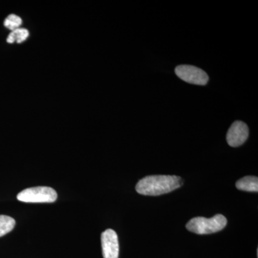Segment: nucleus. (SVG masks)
<instances>
[{
	"instance_id": "obj_1",
	"label": "nucleus",
	"mask_w": 258,
	"mask_h": 258,
	"mask_svg": "<svg viewBox=\"0 0 258 258\" xmlns=\"http://www.w3.org/2000/svg\"><path fill=\"white\" fill-rule=\"evenodd\" d=\"M182 184V179L178 176H147L139 180L136 190L140 195L146 196H159L179 189Z\"/></svg>"
},
{
	"instance_id": "obj_2",
	"label": "nucleus",
	"mask_w": 258,
	"mask_h": 258,
	"mask_svg": "<svg viewBox=\"0 0 258 258\" xmlns=\"http://www.w3.org/2000/svg\"><path fill=\"white\" fill-rule=\"evenodd\" d=\"M227 224V219L224 215H216L212 218L195 217L188 222L186 227L188 230L198 235H208L223 230Z\"/></svg>"
},
{
	"instance_id": "obj_3",
	"label": "nucleus",
	"mask_w": 258,
	"mask_h": 258,
	"mask_svg": "<svg viewBox=\"0 0 258 258\" xmlns=\"http://www.w3.org/2000/svg\"><path fill=\"white\" fill-rule=\"evenodd\" d=\"M19 201L30 203H52L57 198L55 189L49 186L28 188L17 197Z\"/></svg>"
},
{
	"instance_id": "obj_4",
	"label": "nucleus",
	"mask_w": 258,
	"mask_h": 258,
	"mask_svg": "<svg viewBox=\"0 0 258 258\" xmlns=\"http://www.w3.org/2000/svg\"><path fill=\"white\" fill-rule=\"evenodd\" d=\"M175 74L180 79L190 84L205 86L209 81L208 75L203 70L189 64H181L175 69Z\"/></svg>"
},
{
	"instance_id": "obj_5",
	"label": "nucleus",
	"mask_w": 258,
	"mask_h": 258,
	"mask_svg": "<svg viewBox=\"0 0 258 258\" xmlns=\"http://www.w3.org/2000/svg\"><path fill=\"white\" fill-rule=\"evenodd\" d=\"M249 136L247 124L240 120L234 122L227 132V143L232 147H238L246 142Z\"/></svg>"
},
{
	"instance_id": "obj_6",
	"label": "nucleus",
	"mask_w": 258,
	"mask_h": 258,
	"mask_svg": "<svg viewBox=\"0 0 258 258\" xmlns=\"http://www.w3.org/2000/svg\"><path fill=\"white\" fill-rule=\"evenodd\" d=\"M101 246L103 258H118L119 244L114 230L108 229L102 233Z\"/></svg>"
},
{
	"instance_id": "obj_7",
	"label": "nucleus",
	"mask_w": 258,
	"mask_h": 258,
	"mask_svg": "<svg viewBox=\"0 0 258 258\" xmlns=\"http://www.w3.org/2000/svg\"><path fill=\"white\" fill-rule=\"evenodd\" d=\"M236 187L237 189L242 190V191L257 192V177L253 176H244L236 182Z\"/></svg>"
},
{
	"instance_id": "obj_8",
	"label": "nucleus",
	"mask_w": 258,
	"mask_h": 258,
	"mask_svg": "<svg viewBox=\"0 0 258 258\" xmlns=\"http://www.w3.org/2000/svg\"><path fill=\"white\" fill-rule=\"evenodd\" d=\"M15 220L7 215H0V237L9 233L14 229Z\"/></svg>"
},
{
	"instance_id": "obj_9",
	"label": "nucleus",
	"mask_w": 258,
	"mask_h": 258,
	"mask_svg": "<svg viewBox=\"0 0 258 258\" xmlns=\"http://www.w3.org/2000/svg\"><path fill=\"white\" fill-rule=\"evenodd\" d=\"M29 37V32L28 30L24 28H19L14 31H12L10 34L7 42L8 43L12 44L13 42H17L18 43H22V42L26 40Z\"/></svg>"
},
{
	"instance_id": "obj_10",
	"label": "nucleus",
	"mask_w": 258,
	"mask_h": 258,
	"mask_svg": "<svg viewBox=\"0 0 258 258\" xmlns=\"http://www.w3.org/2000/svg\"><path fill=\"white\" fill-rule=\"evenodd\" d=\"M23 21L22 19L20 17L16 15H10L6 19H5L4 22L5 26L12 31L17 30V29L20 28L21 26Z\"/></svg>"
}]
</instances>
